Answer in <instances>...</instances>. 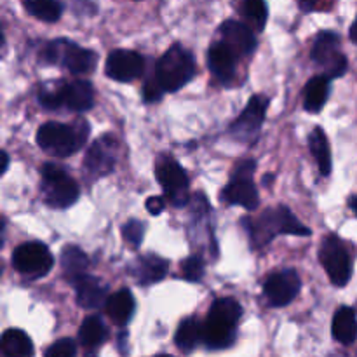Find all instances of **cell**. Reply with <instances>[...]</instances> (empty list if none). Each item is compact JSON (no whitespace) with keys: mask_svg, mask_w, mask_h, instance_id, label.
I'll return each mask as SVG.
<instances>
[{"mask_svg":"<svg viewBox=\"0 0 357 357\" xmlns=\"http://www.w3.org/2000/svg\"><path fill=\"white\" fill-rule=\"evenodd\" d=\"M250 232L251 243L255 248L267 246L279 234H289V236L309 237L310 229H307L286 206L265 209L258 218L243 220Z\"/></svg>","mask_w":357,"mask_h":357,"instance_id":"1","label":"cell"},{"mask_svg":"<svg viewBox=\"0 0 357 357\" xmlns=\"http://www.w3.org/2000/svg\"><path fill=\"white\" fill-rule=\"evenodd\" d=\"M89 126L86 121H77L75 124L47 122L37 131V143L44 152L56 157H68L79 152L87 142Z\"/></svg>","mask_w":357,"mask_h":357,"instance_id":"2","label":"cell"},{"mask_svg":"<svg viewBox=\"0 0 357 357\" xmlns=\"http://www.w3.org/2000/svg\"><path fill=\"white\" fill-rule=\"evenodd\" d=\"M243 307L234 298H218L211 305L204 323V344L209 349H227L236 340V326Z\"/></svg>","mask_w":357,"mask_h":357,"instance_id":"3","label":"cell"},{"mask_svg":"<svg viewBox=\"0 0 357 357\" xmlns=\"http://www.w3.org/2000/svg\"><path fill=\"white\" fill-rule=\"evenodd\" d=\"M38 59L44 65H58L70 70L75 75H86L94 72L98 65V54L91 49L80 47L68 38H54L44 44Z\"/></svg>","mask_w":357,"mask_h":357,"instance_id":"4","label":"cell"},{"mask_svg":"<svg viewBox=\"0 0 357 357\" xmlns=\"http://www.w3.org/2000/svg\"><path fill=\"white\" fill-rule=\"evenodd\" d=\"M195 75V59L181 44H173L157 61L155 79L167 93L187 86Z\"/></svg>","mask_w":357,"mask_h":357,"instance_id":"5","label":"cell"},{"mask_svg":"<svg viewBox=\"0 0 357 357\" xmlns=\"http://www.w3.org/2000/svg\"><path fill=\"white\" fill-rule=\"evenodd\" d=\"M42 174V197L49 208L66 209L75 204L80 195V188L63 167L56 164H44Z\"/></svg>","mask_w":357,"mask_h":357,"instance_id":"6","label":"cell"},{"mask_svg":"<svg viewBox=\"0 0 357 357\" xmlns=\"http://www.w3.org/2000/svg\"><path fill=\"white\" fill-rule=\"evenodd\" d=\"M255 167H257V162L253 159L241 160L236 164L229 185L222 190V201H225L227 204L243 206L248 211L258 208L260 197H258V190L251 180Z\"/></svg>","mask_w":357,"mask_h":357,"instance_id":"7","label":"cell"},{"mask_svg":"<svg viewBox=\"0 0 357 357\" xmlns=\"http://www.w3.org/2000/svg\"><path fill=\"white\" fill-rule=\"evenodd\" d=\"M310 58L314 63L324 68V75L330 79H338L345 75L349 68V61L340 49V37L335 31H319L314 40Z\"/></svg>","mask_w":357,"mask_h":357,"instance_id":"8","label":"cell"},{"mask_svg":"<svg viewBox=\"0 0 357 357\" xmlns=\"http://www.w3.org/2000/svg\"><path fill=\"white\" fill-rule=\"evenodd\" d=\"M13 267L28 279H40L54 267V258L44 243H24L13 253Z\"/></svg>","mask_w":357,"mask_h":357,"instance_id":"9","label":"cell"},{"mask_svg":"<svg viewBox=\"0 0 357 357\" xmlns=\"http://www.w3.org/2000/svg\"><path fill=\"white\" fill-rule=\"evenodd\" d=\"M155 176L160 187L166 192V197L176 208H183L188 202V176L176 159L162 155L157 159Z\"/></svg>","mask_w":357,"mask_h":357,"instance_id":"10","label":"cell"},{"mask_svg":"<svg viewBox=\"0 0 357 357\" xmlns=\"http://www.w3.org/2000/svg\"><path fill=\"white\" fill-rule=\"evenodd\" d=\"M319 260L328 278L338 288H344L352 278V260L344 243L337 236H328L319 250Z\"/></svg>","mask_w":357,"mask_h":357,"instance_id":"11","label":"cell"},{"mask_svg":"<svg viewBox=\"0 0 357 357\" xmlns=\"http://www.w3.org/2000/svg\"><path fill=\"white\" fill-rule=\"evenodd\" d=\"M267 107L268 100L261 96V94L251 98L248 101L246 108L243 110V114L230 126V135L244 143H250L251 139L257 138L261 129V124L265 121V115H267Z\"/></svg>","mask_w":357,"mask_h":357,"instance_id":"12","label":"cell"},{"mask_svg":"<svg viewBox=\"0 0 357 357\" xmlns=\"http://www.w3.org/2000/svg\"><path fill=\"white\" fill-rule=\"evenodd\" d=\"M119 143L115 136L105 135L103 138L96 139L87 150L84 167L93 178H101L114 171L115 160H117Z\"/></svg>","mask_w":357,"mask_h":357,"instance_id":"13","label":"cell"},{"mask_svg":"<svg viewBox=\"0 0 357 357\" xmlns=\"http://www.w3.org/2000/svg\"><path fill=\"white\" fill-rule=\"evenodd\" d=\"M298 274L293 268L272 274L264 284V295L272 307H286L298 296L300 291Z\"/></svg>","mask_w":357,"mask_h":357,"instance_id":"14","label":"cell"},{"mask_svg":"<svg viewBox=\"0 0 357 357\" xmlns=\"http://www.w3.org/2000/svg\"><path fill=\"white\" fill-rule=\"evenodd\" d=\"M145 68V59L139 52L131 49H115L108 54L105 72L117 82H131L138 79Z\"/></svg>","mask_w":357,"mask_h":357,"instance_id":"15","label":"cell"},{"mask_svg":"<svg viewBox=\"0 0 357 357\" xmlns=\"http://www.w3.org/2000/svg\"><path fill=\"white\" fill-rule=\"evenodd\" d=\"M220 33H222L223 42L237 56H250L257 51V37L246 23H241L237 20H227L220 26Z\"/></svg>","mask_w":357,"mask_h":357,"instance_id":"16","label":"cell"},{"mask_svg":"<svg viewBox=\"0 0 357 357\" xmlns=\"http://www.w3.org/2000/svg\"><path fill=\"white\" fill-rule=\"evenodd\" d=\"M61 107L72 112H86L94 105V89L87 80H72L58 86Z\"/></svg>","mask_w":357,"mask_h":357,"instance_id":"17","label":"cell"},{"mask_svg":"<svg viewBox=\"0 0 357 357\" xmlns=\"http://www.w3.org/2000/svg\"><path fill=\"white\" fill-rule=\"evenodd\" d=\"M236 52L223 40L216 42L209 47L208 66L220 82H230L234 79V75H236Z\"/></svg>","mask_w":357,"mask_h":357,"instance_id":"18","label":"cell"},{"mask_svg":"<svg viewBox=\"0 0 357 357\" xmlns=\"http://www.w3.org/2000/svg\"><path fill=\"white\" fill-rule=\"evenodd\" d=\"M72 284L75 286L77 303L82 309H98L110 298L107 295V286L98 278H93V275H82V278L75 279Z\"/></svg>","mask_w":357,"mask_h":357,"instance_id":"19","label":"cell"},{"mask_svg":"<svg viewBox=\"0 0 357 357\" xmlns=\"http://www.w3.org/2000/svg\"><path fill=\"white\" fill-rule=\"evenodd\" d=\"M136 302L135 296L129 289H119L117 293L108 298L107 302V314L112 319V323L117 326H124L131 321L132 314H135Z\"/></svg>","mask_w":357,"mask_h":357,"instance_id":"20","label":"cell"},{"mask_svg":"<svg viewBox=\"0 0 357 357\" xmlns=\"http://www.w3.org/2000/svg\"><path fill=\"white\" fill-rule=\"evenodd\" d=\"M330 80L328 75H316L307 82L303 89V108L307 112L317 114L326 105L328 96H330Z\"/></svg>","mask_w":357,"mask_h":357,"instance_id":"21","label":"cell"},{"mask_svg":"<svg viewBox=\"0 0 357 357\" xmlns=\"http://www.w3.org/2000/svg\"><path fill=\"white\" fill-rule=\"evenodd\" d=\"M333 338L342 345L354 344L357 338V317L354 309L351 307H340L333 316L331 324Z\"/></svg>","mask_w":357,"mask_h":357,"instance_id":"22","label":"cell"},{"mask_svg":"<svg viewBox=\"0 0 357 357\" xmlns=\"http://www.w3.org/2000/svg\"><path fill=\"white\" fill-rule=\"evenodd\" d=\"M87 267H89V258L80 248L65 246L61 251V268L65 278L73 282L75 279L86 275Z\"/></svg>","mask_w":357,"mask_h":357,"instance_id":"23","label":"cell"},{"mask_svg":"<svg viewBox=\"0 0 357 357\" xmlns=\"http://www.w3.org/2000/svg\"><path fill=\"white\" fill-rule=\"evenodd\" d=\"M0 345L6 357H33L31 338L23 330H7Z\"/></svg>","mask_w":357,"mask_h":357,"instance_id":"24","label":"cell"},{"mask_svg":"<svg viewBox=\"0 0 357 357\" xmlns=\"http://www.w3.org/2000/svg\"><path fill=\"white\" fill-rule=\"evenodd\" d=\"M176 345L183 352H192L201 342H204V324L195 317H188L178 326Z\"/></svg>","mask_w":357,"mask_h":357,"instance_id":"25","label":"cell"},{"mask_svg":"<svg viewBox=\"0 0 357 357\" xmlns=\"http://www.w3.org/2000/svg\"><path fill=\"white\" fill-rule=\"evenodd\" d=\"M136 267H138V281L146 286L162 281L166 278L169 264L157 255H145L139 258Z\"/></svg>","mask_w":357,"mask_h":357,"instance_id":"26","label":"cell"},{"mask_svg":"<svg viewBox=\"0 0 357 357\" xmlns=\"http://www.w3.org/2000/svg\"><path fill=\"white\" fill-rule=\"evenodd\" d=\"M309 149L312 152L314 159H316L317 167H319L321 174L328 176L331 173V152L330 143H328L326 132L321 128H316L309 136Z\"/></svg>","mask_w":357,"mask_h":357,"instance_id":"27","label":"cell"},{"mask_svg":"<svg viewBox=\"0 0 357 357\" xmlns=\"http://www.w3.org/2000/svg\"><path fill=\"white\" fill-rule=\"evenodd\" d=\"M23 6L30 16L44 23H56L63 14V3L59 0H23Z\"/></svg>","mask_w":357,"mask_h":357,"instance_id":"28","label":"cell"},{"mask_svg":"<svg viewBox=\"0 0 357 357\" xmlns=\"http://www.w3.org/2000/svg\"><path fill=\"white\" fill-rule=\"evenodd\" d=\"M108 337V330L105 326L103 321L98 316H89L84 319V323L80 324L79 330V338L82 342L84 347H98V345L103 344Z\"/></svg>","mask_w":357,"mask_h":357,"instance_id":"29","label":"cell"},{"mask_svg":"<svg viewBox=\"0 0 357 357\" xmlns=\"http://www.w3.org/2000/svg\"><path fill=\"white\" fill-rule=\"evenodd\" d=\"M241 14L253 31H264L268 20V6L265 0H243Z\"/></svg>","mask_w":357,"mask_h":357,"instance_id":"30","label":"cell"},{"mask_svg":"<svg viewBox=\"0 0 357 357\" xmlns=\"http://www.w3.org/2000/svg\"><path fill=\"white\" fill-rule=\"evenodd\" d=\"M181 272H183L187 281L199 282L202 279V275H204V261H202L201 257H188L181 264Z\"/></svg>","mask_w":357,"mask_h":357,"instance_id":"31","label":"cell"},{"mask_svg":"<svg viewBox=\"0 0 357 357\" xmlns=\"http://www.w3.org/2000/svg\"><path fill=\"white\" fill-rule=\"evenodd\" d=\"M122 236L132 248H139V244L143 243V236H145V225L138 220H131L122 227Z\"/></svg>","mask_w":357,"mask_h":357,"instance_id":"32","label":"cell"},{"mask_svg":"<svg viewBox=\"0 0 357 357\" xmlns=\"http://www.w3.org/2000/svg\"><path fill=\"white\" fill-rule=\"evenodd\" d=\"M77 347L72 338H61L45 351V357H75Z\"/></svg>","mask_w":357,"mask_h":357,"instance_id":"33","label":"cell"},{"mask_svg":"<svg viewBox=\"0 0 357 357\" xmlns=\"http://www.w3.org/2000/svg\"><path fill=\"white\" fill-rule=\"evenodd\" d=\"M164 89L159 84L157 79H149L143 86V98H145L146 103H153V101H159L162 98Z\"/></svg>","mask_w":357,"mask_h":357,"instance_id":"34","label":"cell"},{"mask_svg":"<svg viewBox=\"0 0 357 357\" xmlns=\"http://www.w3.org/2000/svg\"><path fill=\"white\" fill-rule=\"evenodd\" d=\"M72 6L77 14H86V16H94L98 10L91 0H72Z\"/></svg>","mask_w":357,"mask_h":357,"instance_id":"35","label":"cell"},{"mask_svg":"<svg viewBox=\"0 0 357 357\" xmlns=\"http://www.w3.org/2000/svg\"><path fill=\"white\" fill-rule=\"evenodd\" d=\"M164 208H166V201L162 197H150L146 201V209H149L150 215H160L164 211Z\"/></svg>","mask_w":357,"mask_h":357,"instance_id":"36","label":"cell"},{"mask_svg":"<svg viewBox=\"0 0 357 357\" xmlns=\"http://www.w3.org/2000/svg\"><path fill=\"white\" fill-rule=\"evenodd\" d=\"M298 2L303 13H310V10H314V7L317 6V0H298Z\"/></svg>","mask_w":357,"mask_h":357,"instance_id":"37","label":"cell"},{"mask_svg":"<svg viewBox=\"0 0 357 357\" xmlns=\"http://www.w3.org/2000/svg\"><path fill=\"white\" fill-rule=\"evenodd\" d=\"M349 37H351V40L354 42V44L357 45V16H356L354 23H352L351 30H349Z\"/></svg>","mask_w":357,"mask_h":357,"instance_id":"38","label":"cell"},{"mask_svg":"<svg viewBox=\"0 0 357 357\" xmlns=\"http://www.w3.org/2000/svg\"><path fill=\"white\" fill-rule=\"evenodd\" d=\"M7 167H9V155L7 152H2V173H6Z\"/></svg>","mask_w":357,"mask_h":357,"instance_id":"39","label":"cell"},{"mask_svg":"<svg viewBox=\"0 0 357 357\" xmlns=\"http://www.w3.org/2000/svg\"><path fill=\"white\" fill-rule=\"evenodd\" d=\"M351 208H352V211H354L356 216H357V195H356V197L351 199Z\"/></svg>","mask_w":357,"mask_h":357,"instance_id":"40","label":"cell"},{"mask_svg":"<svg viewBox=\"0 0 357 357\" xmlns=\"http://www.w3.org/2000/svg\"><path fill=\"white\" fill-rule=\"evenodd\" d=\"M157 357H171V356H157Z\"/></svg>","mask_w":357,"mask_h":357,"instance_id":"41","label":"cell"},{"mask_svg":"<svg viewBox=\"0 0 357 357\" xmlns=\"http://www.w3.org/2000/svg\"><path fill=\"white\" fill-rule=\"evenodd\" d=\"M132 2H139V0H132Z\"/></svg>","mask_w":357,"mask_h":357,"instance_id":"42","label":"cell"}]
</instances>
